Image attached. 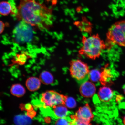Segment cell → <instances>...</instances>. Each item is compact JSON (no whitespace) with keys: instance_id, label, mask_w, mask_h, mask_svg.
<instances>
[{"instance_id":"obj_1","label":"cell","mask_w":125,"mask_h":125,"mask_svg":"<svg viewBox=\"0 0 125 125\" xmlns=\"http://www.w3.org/2000/svg\"><path fill=\"white\" fill-rule=\"evenodd\" d=\"M17 9V18L31 26L44 29L52 24L51 9L35 0H20Z\"/></svg>"},{"instance_id":"obj_2","label":"cell","mask_w":125,"mask_h":125,"mask_svg":"<svg viewBox=\"0 0 125 125\" xmlns=\"http://www.w3.org/2000/svg\"><path fill=\"white\" fill-rule=\"evenodd\" d=\"M83 46L79 51V53L89 58L95 59L100 56L106 46L98 34L87 37L83 36Z\"/></svg>"},{"instance_id":"obj_3","label":"cell","mask_w":125,"mask_h":125,"mask_svg":"<svg viewBox=\"0 0 125 125\" xmlns=\"http://www.w3.org/2000/svg\"><path fill=\"white\" fill-rule=\"evenodd\" d=\"M70 72L72 77L79 85L88 80L90 70L88 65L79 59H74L70 62Z\"/></svg>"},{"instance_id":"obj_4","label":"cell","mask_w":125,"mask_h":125,"mask_svg":"<svg viewBox=\"0 0 125 125\" xmlns=\"http://www.w3.org/2000/svg\"><path fill=\"white\" fill-rule=\"evenodd\" d=\"M107 37L109 42L125 47V20L112 25L108 31Z\"/></svg>"},{"instance_id":"obj_5","label":"cell","mask_w":125,"mask_h":125,"mask_svg":"<svg viewBox=\"0 0 125 125\" xmlns=\"http://www.w3.org/2000/svg\"><path fill=\"white\" fill-rule=\"evenodd\" d=\"M67 97L54 91L49 90L42 94L40 100L44 108H52L61 104L65 105Z\"/></svg>"},{"instance_id":"obj_6","label":"cell","mask_w":125,"mask_h":125,"mask_svg":"<svg viewBox=\"0 0 125 125\" xmlns=\"http://www.w3.org/2000/svg\"><path fill=\"white\" fill-rule=\"evenodd\" d=\"M21 21L19 23L16 28L15 31L17 34V38L20 40L27 41L30 40L31 38V25L25 22Z\"/></svg>"},{"instance_id":"obj_7","label":"cell","mask_w":125,"mask_h":125,"mask_svg":"<svg viewBox=\"0 0 125 125\" xmlns=\"http://www.w3.org/2000/svg\"><path fill=\"white\" fill-rule=\"evenodd\" d=\"M73 116L81 121L89 123H90L93 120L94 117L91 109L88 104L80 108Z\"/></svg>"},{"instance_id":"obj_8","label":"cell","mask_w":125,"mask_h":125,"mask_svg":"<svg viewBox=\"0 0 125 125\" xmlns=\"http://www.w3.org/2000/svg\"><path fill=\"white\" fill-rule=\"evenodd\" d=\"M80 85V93L81 95L84 97H91L96 93V86L91 82L87 81Z\"/></svg>"},{"instance_id":"obj_9","label":"cell","mask_w":125,"mask_h":125,"mask_svg":"<svg viewBox=\"0 0 125 125\" xmlns=\"http://www.w3.org/2000/svg\"><path fill=\"white\" fill-rule=\"evenodd\" d=\"M98 95L100 100L103 102H107L112 99L113 96V92L111 89L107 87L100 88Z\"/></svg>"},{"instance_id":"obj_10","label":"cell","mask_w":125,"mask_h":125,"mask_svg":"<svg viewBox=\"0 0 125 125\" xmlns=\"http://www.w3.org/2000/svg\"><path fill=\"white\" fill-rule=\"evenodd\" d=\"M10 3L8 1H3L0 2V14L7 16L11 13L15 14L17 13V9H15Z\"/></svg>"},{"instance_id":"obj_11","label":"cell","mask_w":125,"mask_h":125,"mask_svg":"<svg viewBox=\"0 0 125 125\" xmlns=\"http://www.w3.org/2000/svg\"><path fill=\"white\" fill-rule=\"evenodd\" d=\"M53 108V114L56 118H64L67 117L69 112L67 107L65 105L61 104L55 106Z\"/></svg>"},{"instance_id":"obj_12","label":"cell","mask_w":125,"mask_h":125,"mask_svg":"<svg viewBox=\"0 0 125 125\" xmlns=\"http://www.w3.org/2000/svg\"><path fill=\"white\" fill-rule=\"evenodd\" d=\"M26 85L28 90L31 92L38 90L41 86V81L38 78L31 77L26 80Z\"/></svg>"},{"instance_id":"obj_13","label":"cell","mask_w":125,"mask_h":125,"mask_svg":"<svg viewBox=\"0 0 125 125\" xmlns=\"http://www.w3.org/2000/svg\"><path fill=\"white\" fill-rule=\"evenodd\" d=\"M14 122L16 125H30L32 120L29 116L25 115H19L15 116Z\"/></svg>"},{"instance_id":"obj_14","label":"cell","mask_w":125,"mask_h":125,"mask_svg":"<svg viewBox=\"0 0 125 125\" xmlns=\"http://www.w3.org/2000/svg\"><path fill=\"white\" fill-rule=\"evenodd\" d=\"M10 92L12 94L18 97L23 96L26 93L24 87L21 84H16L12 86L10 89Z\"/></svg>"},{"instance_id":"obj_15","label":"cell","mask_w":125,"mask_h":125,"mask_svg":"<svg viewBox=\"0 0 125 125\" xmlns=\"http://www.w3.org/2000/svg\"><path fill=\"white\" fill-rule=\"evenodd\" d=\"M112 76L110 70L107 68H104L101 73L99 81L103 85H106L110 81Z\"/></svg>"},{"instance_id":"obj_16","label":"cell","mask_w":125,"mask_h":125,"mask_svg":"<svg viewBox=\"0 0 125 125\" xmlns=\"http://www.w3.org/2000/svg\"><path fill=\"white\" fill-rule=\"evenodd\" d=\"M41 82L45 85H50L52 83L54 79L52 75L49 72L45 71L41 74L40 76Z\"/></svg>"},{"instance_id":"obj_17","label":"cell","mask_w":125,"mask_h":125,"mask_svg":"<svg viewBox=\"0 0 125 125\" xmlns=\"http://www.w3.org/2000/svg\"><path fill=\"white\" fill-rule=\"evenodd\" d=\"M101 73L97 70H93L90 71L89 79L92 82H96L100 80Z\"/></svg>"},{"instance_id":"obj_18","label":"cell","mask_w":125,"mask_h":125,"mask_svg":"<svg viewBox=\"0 0 125 125\" xmlns=\"http://www.w3.org/2000/svg\"><path fill=\"white\" fill-rule=\"evenodd\" d=\"M72 120L69 125H91L90 123L81 121L71 116Z\"/></svg>"},{"instance_id":"obj_19","label":"cell","mask_w":125,"mask_h":125,"mask_svg":"<svg viewBox=\"0 0 125 125\" xmlns=\"http://www.w3.org/2000/svg\"><path fill=\"white\" fill-rule=\"evenodd\" d=\"M72 118H67V117L64 118L58 119L56 121L55 125H69Z\"/></svg>"},{"instance_id":"obj_20","label":"cell","mask_w":125,"mask_h":125,"mask_svg":"<svg viewBox=\"0 0 125 125\" xmlns=\"http://www.w3.org/2000/svg\"><path fill=\"white\" fill-rule=\"evenodd\" d=\"M65 105L67 107L70 108H74L76 106V103L75 100L73 98L68 97L65 101Z\"/></svg>"},{"instance_id":"obj_21","label":"cell","mask_w":125,"mask_h":125,"mask_svg":"<svg viewBox=\"0 0 125 125\" xmlns=\"http://www.w3.org/2000/svg\"><path fill=\"white\" fill-rule=\"evenodd\" d=\"M5 24L2 21L0 20V34H1L3 31L4 28Z\"/></svg>"},{"instance_id":"obj_22","label":"cell","mask_w":125,"mask_h":125,"mask_svg":"<svg viewBox=\"0 0 125 125\" xmlns=\"http://www.w3.org/2000/svg\"><path fill=\"white\" fill-rule=\"evenodd\" d=\"M123 123H124V125H125V116L123 119Z\"/></svg>"},{"instance_id":"obj_23","label":"cell","mask_w":125,"mask_h":125,"mask_svg":"<svg viewBox=\"0 0 125 125\" xmlns=\"http://www.w3.org/2000/svg\"><path fill=\"white\" fill-rule=\"evenodd\" d=\"M123 91H124V93L125 94V85L124 86V87H123Z\"/></svg>"}]
</instances>
